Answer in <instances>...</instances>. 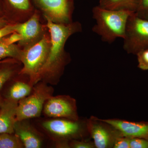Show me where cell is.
Returning <instances> with one entry per match:
<instances>
[{
	"instance_id": "1",
	"label": "cell",
	"mask_w": 148,
	"mask_h": 148,
	"mask_svg": "<svg viewBox=\"0 0 148 148\" xmlns=\"http://www.w3.org/2000/svg\"><path fill=\"white\" fill-rule=\"evenodd\" d=\"M45 19L51 44L47 60L40 74L39 82L42 80L51 82L59 79L71 60L70 54L65 49L66 42L72 35L82 30V25L79 21L56 24Z\"/></svg>"
},
{
	"instance_id": "2",
	"label": "cell",
	"mask_w": 148,
	"mask_h": 148,
	"mask_svg": "<svg viewBox=\"0 0 148 148\" xmlns=\"http://www.w3.org/2000/svg\"><path fill=\"white\" fill-rule=\"evenodd\" d=\"M133 13L127 10H114L96 6L92 9V18L96 24L92 31L105 42L112 43L118 38L123 39L127 19Z\"/></svg>"
},
{
	"instance_id": "3",
	"label": "cell",
	"mask_w": 148,
	"mask_h": 148,
	"mask_svg": "<svg viewBox=\"0 0 148 148\" xmlns=\"http://www.w3.org/2000/svg\"><path fill=\"white\" fill-rule=\"evenodd\" d=\"M51 44L49 31L39 42L23 50L20 60L22 67L18 74L28 77L32 86L39 82L40 74L47 60Z\"/></svg>"
},
{
	"instance_id": "4",
	"label": "cell",
	"mask_w": 148,
	"mask_h": 148,
	"mask_svg": "<svg viewBox=\"0 0 148 148\" xmlns=\"http://www.w3.org/2000/svg\"><path fill=\"white\" fill-rule=\"evenodd\" d=\"M30 95L18 102L16 121L27 120L38 117L41 114L45 102L52 96L53 88L45 82H38Z\"/></svg>"
},
{
	"instance_id": "5",
	"label": "cell",
	"mask_w": 148,
	"mask_h": 148,
	"mask_svg": "<svg viewBox=\"0 0 148 148\" xmlns=\"http://www.w3.org/2000/svg\"><path fill=\"white\" fill-rule=\"evenodd\" d=\"M123 48L128 54L137 55L148 49V20L131 14L126 24Z\"/></svg>"
},
{
	"instance_id": "6",
	"label": "cell",
	"mask_w": 148,
	"mask_h": 148,
	"mask_svg": "<svg viewBox=\"0 0 148 148\" xmlns=\"http://www.w3.org/2000/svg\"><path fill=\"white\" fill-rule=\"evenodd\" d=\"M15 32L21 36L22 39L17 44L24 50L39 42L49 29L42 13L36 9L27 21L16 24Z\"/></svg>"
},
{
	"instance_id": "7",
	"label": "cell",
	"mask_w": 148,
	"mask_h": 148,
	"mask_svg": "<svg viewBox=\"0 0 148 148\" xmlns=\"http://www.w3.org/2000/svg\"><path fill=\"white\" fill-rule=\"evenodd\" d=\"M43 127L53 136L68 141L77 139H84L90 137L88 131L86 120L84 122L67 119L45 121L42 123Z\"/></svg>"
},
{
	"instance_id": "8",
	"label": "cell",
	"mask_w": 148,
	"mask_h": 148,
	"mask_svg": "<svg viewBox=\"0 0 148 148\" xmlns=\"http://www.w3.org/2000/svg\"><path fill=\"white\" fill-rule=\"evenodd\" d=\"M44 18L56 24L73 22L74 0H32Z\"/></svg>"
},
{
	"instance_id": "9",
	"label": "cell",
	"mask_w": 148,
	"mask_h": 148,
	"mask_svg": "<svg viewBox=\"0 0 148 148\" xmlns=\"http://www.w3.org/2000/svg\"><path fill=\"white\" fill-rule=\"evenodd\" d=\"M86 125L96 148H113L117 139L122 136L114 126L97 117L92 116L86 120Z\"/></svg>"
},
{
	"instance_id": "10",
	"label": "cell",
	"mask_w": 148,
	"mask_h": 148,
	"mask_svg": "<svg viewBox=\"0 0 148 148\" xmlns=\"http://www.w3.org/2000/svg\"><path fill=\"white\" fill-rule=\"evenodd\" d=\"M43 110L46 116L50 117L79 120L76 101L69 95H52L45 102Z\"/></svg>"
},
{
	"instance_id": "11",
	"label": "cell",
	"mask_w": 148,
	"mask_h": 148,
	"mask_svg": "<svg viewBox=\"0 0 148 148\" xmlns=\"http://www.w3.org/2000/svg\"><path fill=\"white\" fill-rule=\"evenodd\" d=\"M3 2L9 13L5 18L10 24L27 21L36 10L32 0H3Z\"/></svg>"
},
{
	"instance_id": "12",
	"label": "cell",
	"mask_w": 148,
	"mask_h": 148,
	"mask_svg": "<svg viewBox=\"0 0 148 148\" xmlns=\"http://www.w3.org/2000/svg\"><path fill=\"white\" fill-rule=\"evenodd\" d=\"M104 120L117 129L122 136L148 140V121H130L117 119Z\"/></svg>"
},
{
	"instance_id": "13",
	"label": "cell",
	"mask_w": 148,
	"mask_h": 148,
	"mask_svg": "<svg viewBox=\"0 0 148 148\" xmlns=\"http://www.w3.org/2000/svg\"><path fill=\"white\" fill-rule=\"evenodd\" d=\"M18 101L3 98L0 108V134L14 133Z\"/></svg>"
},
{
	"instance_id": "14",
	"label": "cell",
	"mask_w": 148,
	"mask_h": 148,
	"mask_svg": "<svg viewBox=\"0 0 148 148\" xmlns=\"http://www.w3.org/2000/svg\"><path fill=\"white\" fill-rule=\"evenodd\" d=\"M26 121H16L14 125V134L21 140L24 148H40L42 145L41 138Z\"/></svg>"
},
{
	"instance_id": "15",
	"label": "cell",
	"mask_w": 148,
	"mask_h": 148,
	"mask_svg": "<svg viewBox=\"0 0 148 148\" xmlns=\"http://www.w3.org/2000/svg\"><path fill=\"white\" fill-rule=\"evenodd\" d=\"M10 82L7 86H4L3 91L1 93L3 98L11 99L14 101H19L28 95L32 92V87L31 85L21 81L14 80Z\"/></svg>"
},
{
	"instance_id": "16",
	"label": "cell",
	"mask_w": 148,
	"mask_h": 148,
	"mask_svg": "<svg viewBox=\"0 0 148 148\" xmlns=\"http://www.w3.org/2000/svg\"><path fill=\"white\" fill-rule=\"evenodd\" d=\"M138 0H100L98 5L110 10H127L135 12Z\"/></svg>"
},
{
	"instance_id": "17",
	"label": "cell",
	"mask_w": 148,
	"mask_h": 148,
	"mask_svg": "<svg viewBox=\"0 0 148 148\" xmlns=\"http://www.w3.org/2000/svg\"><path fill=\"white\" fill-rule=\"evenodd\" d=\"M21 64L18 60L0 64V93L5 85L17 75L20 70L17 66Z\"/></svg>"
},
{
	"instance_id": "18",
	"label": "cell",
	"mask_w": 148,
	"mask_h": 148,
	"mask_svg": "<svg viewBox=\"0 0 148 148\" xmlns=\"http://www.w3.org/2000/svg\"><path fill=\"white\" fill-rule=\"evenodd\" d=\"M22 52L23 50L18 44H8L4 37L0 39V61L12 58L20 62Z\"/></svg>"
},
{
	"instance_id": "19",
	"label": "cell",
	"mask_w": 148,
	"mask_h": 148,
	"mask_svg": "<svg viewBox=\"0 0 148 148\" xmlns=\"http://www.w3.org/2000/svg\"><path fill=\"white\" fill-rule=\"evenodd\" d=\"M24 145L14 133L0 134V148H22Z\"/></svg>"
},
{
	"instance_id": "20",
	"label": "cell",
	"mask_w": 148,
	"mask_h": 148,
	"mask_svg": "<svg viewBox=\"0 0 148 148\" xmlns=\"http://www.w3.org/2000/svg\"><path fill=\"white\" fill-rule=\"evenodd\" d=\"M70 148H95L94 143L91 138L71 140L69 143Z\"/></svg>"
},
{
	"instance_id": "21",
	"label": "cell",
	"mask_w": 148,
	"mask_h": 148,
	"mask_svg": "<svg viewBox=\"0 0 148 148\" xmlns=\"http://www.w3.org/2000/svg\"><path fill=\"white\" fill-rule=\"evenodd\" d=\"M135 13L139 17L148 20V0H138Z\"/></svg>"
},
{
	"instance_id": "22",
	"label": "cell",
	"mask_w": 148,
	"mask_h": 148,
	"mask_svg": "<svg viewBox=\"0 0 148 148\" xmlns=\"http://www.w3.org/2000/svg\"><path fill=\"white\" fill-rule=\"evenodd\" d=\"M138 67L143 71L148 70V49L142 51L137 54Z\"/></svg>"
},
{
	"instance_id": "23",
	"label": "cell",
	"mask_w": 148,
	"mask_h": 148,
	"mask_svg": "<svg viewBox=\"0 0 148 148\" xmlns=\"http://www.w3.org/2000/svg\"><path fill=\"white\" fill-rule=\"evenodd\" d=\"M130 148H148V140L143 138H130Z\"/></svg>"
},
{
	"instance_id": "24",
	"label": "cell",
	"mask_w": 148,
	"mask_h": 148,
	"mask_svg": "<svg viewBox=\"0 0 148 148\" xmlns=\"http://www.w3.org/2000/svg\"><path fill=\"white\" fill-rule=\"evenodd\" d=\"M113 148H130V138L124 136L117 138L114 144Z\"/></svg>"
},
{
	"instance_id": "25",
	"label": "cell",
	"mask_w": 148,
	"mask_h": 148,
	"mask_svg": "<svg viewBox=\"0 0 148 148\" xmlns=\"http://www.w3.org/2000/svg\"><path fill=\"white\" fill-rule=\"evenodd\" d=\"M16 24H9L0 29V39L15 32Z\"/></svg>"
},
{
	"instance_id": "26",
	"label": "cell",
	"mask_w": 148,
	"mask_h": 148,
	"mask_svg": "<svg viewBox=\"0 0 148 148\" xmlns=\"http://www.w3.org/2000/svg\"><path fill=\"white\" fill-rule=\"evenodd\" d=\"M9 24V22L4 16L0 17V29Z\"/></svg>"
},
{
	"instance_id": "27",
	"label": "cell",
	"mask_w": 148,
	"mask_h": 148,
	"mask_svg": "<svg viewBox=\"0 0 148 148\" xmlns=\"http://www.w3.org/2000/svg\"><path fill=\"white\" fill-rule=\"evenodd\" d=\"M16 59H14V58H8L7 59H4V60H1L0 61V64H3V63H6V62H11L16 60Z\"/></svg>"
},
{
	"instance_id": "28",
	"label": "cell",
	"mask_w": 148,
	"mask_h": 148,
	"mask_svg": "<svg viewBox=\"0 0 148 148\" xmlns=\"http://www.w3.org/2000/svg\"><path fill=\"white\" fill-rule=\"evenodd\" d=\"M2 16H4L3 12L2 6L1 1H0V17H2Z\"/></svg>"
},
{
	"instance_id": "29",
	"label": "cell",
	"mask_w": 148,
	"mask_h": 148,
	"mask_svg": "<svg viewBox=\"0 0 148 148\" xmlns=\"http://www.w3.org/2000/svg\"><path fill=\"white\" fill-rule=\"evenodd\" d=\"M3 99V98L1 94L0 93V108H1V105L2 103Z\"/></svg>"
}]
</instances>
